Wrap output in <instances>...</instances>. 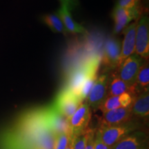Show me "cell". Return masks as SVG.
<instances>
[{"label": "cell", "instance_id": "1", "mask_svg": "<svg viewBox=\"0 0 149 149\" xmlns=\"http://www.w3.org/2000/svg\"><path fill=\"white\" fill-rule=\"evenodd\" d=\"M50 130L45 107L24 112L0 137V149H34L40 139Z\"/></svg>", "mask_w": 149, "mask_h": 149}, {"label": "cell", "instance_id": "2", "mask_svg": "<svg viewBox=\"0 0 149 149\" xmlns=\"http://www.w3.org/2000/svg\"><path fill=\"white\" fill-rule=\"evenodd\" d=\"M101 61L100 55H92L90 58L83 61L81 64L74 67L68 72L66 79V87L70 92L79 97V91L83 83L89 74L93 72H97Z\"/></svg>", "mask_w": 149, "mask_h": 149}, {"label": "cell", "instance_id": "3", "mask_svg": "<svg viewBox=\"0 0 149 149\" xmlns=\"http://www.w3.org/2000/svg\"><path fill=\"white\" fill-rule=\"evenodd\" d=\"M141 129V124L135 120L114 126L99 125L97 128L104 143L110 148L128 134Z\"/></svg>", "mask_w": 149, "mask_h": 149}, {"label": "cell", "instance_id": "4", "mask_svg": "<svg viewBox=\"0 0 149 149\" xmlns=\"http://www.w3.org/2000/svg\"><path fill=\"white\" fill-rule=\"evenodd\" d=\"M145 61L137 54H133L126 58L116 68L117 74L121 79L127 84L129 86H136V78L139 70Z\"/></svg>", "mask_w": 149, "mask_h": 149}, {"label": "cell", "instance_id": "5", "mask_svg": "<svg viewBox=\"0 0 149 149\" xmlns=\"http://www.w3.org/2000/svg\"><path fill=\"white\" fill-rule=\"evenodd\" d=\"M109 77L110 73L108 72L97 76L88 97L86 100L90 109L93 111L99 110L106 99L108 97Z\"/></svg>", "mask_w": 149, "mask_h": 149}, {"label": "cell", "instance_id": "6", "mask_svg": "<svg viewBox=\"0 0 149 149\" xmlns=\"http://www.w3.org/2000/svg\"><path fill=\"white\" fill-rule=\"evenodd\" d=\"M136 54L145 60L149 56V19L148 16L144 13L137 22L135 35Z\"/></svg>", "mask_w": 149, "mask_h": 149}, {"label": "cell", "instance_id": "7", "mask_svg": "<svg viewBox=\"0 0 149 149\" xmlns=\"http://www.w3.org/2000/svg\"><path fill=\"white\" fill-rule=\"evenodd\" d=\"M82 102L68 89L64 88L58 93L53 104L60 114L69 119L75 113Z\"/></svg>", "mask_w": 149, "mask_h": 149}, {"label": "cell", "instance_id": "8", "mask_svg": "<svg viewBox=\"0 0 149 149\" xmlns=\"http://www.w3.org/2000/svg\"><path fill=\"white\" fill-rule=\"evenodd\" d=\"M141 11L142 8L139 3L130 8H122L116 5L113 12V18L115 22L114 34H119L130 22L139 18Z\"/></svg>", "mask_w": 149, "mask_h": 149}, {"label": "cell", "instance_id": "9", "mask_svg": "<svg viewBox=\"0 0 149 149\" xmlns=\"http://www.w3.org/2000/svg\"><path fill=\"white\" fill-rule=\"evenodd\" d=\"M91 119V112L87 102H82L75 113L68 119L70 133L72 137H77L85 133L88 128Z\"/></svg>", "mask_w": 149, "mask_h": 149}, {"label": "cell", "instance_id": "10", "mask_svg": "<svg viewBox=\"0 0 149 149\" xmlns=\"http://www.w3.org/2000/svg\"><path fill=\"white\" fill-rule=\"evenodd\" d=\"M46 120L48 127L55 136L70 133L68 119L59 113L53 104L45 107Z\"/></svg>", "mask_w": 149, "mask_h": 149}, {"label": "cell", "instance_id": "11", "mask_svg": "<svg viewBox=\"0 0 149 149\" xmlns=\"http://www.w3.org/2000/svg\"><path fill=\"white\" fill-rule=\"evenodd\" d=\"M121 50L122 44L120 40L115 37H110L107 40L101 57L102 64L106 69L114 70L117 68Z\"/></svg>", "mask_w": 149, "mask_h": 149}, {"label": "cell", "instance_id": "12", "mask_svg": "<svg viewBox=\"0 0 149 149\" xmlns=\"http://www.w3.org/2000/svg\"><path fill=\"white\" fill-rule=\"evenodd\" d=\"M111 149H148V136L146 131L139 129L119 140Z\"/></svg>", "mask_w": 149, "mask_h": 149}, {"label": "cell", "instance_id": "13", "mask_svg": "<svg viewBox=\"0 0 149 149\" xmlns=\"http://www.w3.org/2000/svg\"><path fill=\"white\" fill-rule=\"evenodd\" d=\"M131 107L132 106H130L127 108H120L104 112L100 118L99 125H118L133 120Z\"/></svg>", "mask_w": 149, "mask_h": 149}, {"label": "cell", "instance_id": "14", "mask_svg": "<svg viewBox=\"0 0 149 149\" xmlns=\"http://www.w3.org/2000/svg\"><path fill=\"white\" fill-rule=\"evenodd\" d=\"M136 28H137V22H135L130 24H128L123 31L124 38L122 45V50H121V55L120 59H119L118 66L126 58H128V57H130L134 53L135 48Z\"/></svg>", "mask_w": 149, "mask_h": 149}, {"label": "cell", "instance_id": "15", "mask_svg": "<svg viewBox=\"0 0 149 149\" xmlns=\"http://www.w3.org/2000/svg\"><path fill=\"white\" fill-rule=\"evenodd\" d=\"M126 93H130L134 97L138 94L136 86H129L127 84L120 79L116 71H113L110 73L108 86V97L120 95Z\"/></svg>", "mask_w": 149, "mask_h": 149}, {"label": "cell", "instance_id": "16", "mask_svg": "<svg viewBox=\"0 0 149 149\" xmlns=\"http://www.w3.org/2000/svg\"><path fill=\"white\" fill-rule=\"evenodd\" d=\"M135 97L128 93H123L120 95L109 97L106 99L99 110L104 113L113 109L129 107L133 104Z\"/></svg>", "mask_w": 149, "mask_h": 149}, {"label": "cell", "instance_id": "17", "mask_svg": "<svg viewBox=\"0 0 149 149\" xmlns=\"http://www.w3.org/2000/svg\"><path fill=\"white\" fill-rule=\"evenodd\" d=\"M131 111L133 117L148 120L149 116V92L145 91L138 93L134 98Z\"/></svg>", "mask_w": 149, "mask_h": 149}, {"label": "cell", "instance_id": "18", "mask_svg": "<svg viewBox=\"0 0 149 149\" xmlns=\"http://www.w3.org/2000/svg\"><path fill=\"white\" fill-rule=\"evenodd\" d=\"M57 15L60 17L63 24H64L65 29H66L68 33H73V34H76V33L85 34V33H87V31L82 26L74 21L73 19L72 18L69 9L66 5L61 3V7L57 11Z\"/></svg>", "mask_w": 149, "mask_h": 149}, {"label": "cell", "instance_id": "19", "mask_svg": "<svg viewBox=\"0 0 149 149\" xmlns=\"http://www.w3.org/2000/svg\"><path fill=\"white\" fill-rule=\"evenodd\" d=\"M136 88L138 93L149 89V66L148 59L141 65L136 78Z\"/></svg>", "mask_w": 149, "mask_h": 149}, {"label": "cell", "instance_id": "20", "mask_svg": "<svg viewBox=\"0 0 149 149\" xmlns=\"http://www.w3.org/2000/svg\"><path fill=\"white\" fill-rule=\"evenodd\" d=\"M42 22L46 24L54 33H59L66 35V29L60 17L57 14H48L42 17Z\"/></svg>", "mask_w": 149, "mask_h": 149}, {"label": "cell", "instance_id": "21", "mask_svg": "<svg viewBox=\"0 0 149 149\" xmlns=\"http://www.w3.org/2000/svg\"><path fill=\"white\" fill-rule=\"evenodd\" d=\"M97 78V72H93L89 74V75L86 79L84 82L83 83L81 88L80 89L79 95V100L82 102L88 97L91 88H93Z\"/></svg>", "mask_w": 149, "mask_h": 149}, {"label": "cell", "instance_id": "22", "mask_svg": "<svg viewBox=\"0 0 149 149\" xmlns=\"http://www.w3.org/2000/svg\"><path fill=\"white\" fill-rule=\"evenodd\" d=\"M55 135L51 130H48L40 139L34 149H54Z\"/></svg>", "mask_w": 149, "mask_h": 149}, {"label": "cell", "instance_id": "23", "mask_svg": "<svg viewBox=\"0 0 149 149\" xmlns=\"http://www.w3.org/2000/svg\"><path fill=\"white\" fill-rule=\"evenodd\" d=\"M71 134L64 133L55 136L54 149H66L71 139Z\"/></svg>", "mask_w": 149, "mask_h": 149}, {"label": "cell", "instance_id": "24", "mask_svg": "<svg viewBox=\"0 0 149 149\" xmlns=\"http://www.w3.org/2000/svg\"><path fill=\"white\" fill-rule=\"evenodd\" d=\"M86 137L87 130L85 133L81 134L77 137H72V149H84L86 143Z\"/></svg>", "mask_w": 149, "mask_h": 149}, {"label": "cell", "instance_id": "25", "mask_svg": "<svg viewBox=\"0 0 149 149\" xmlns=\"http://www.w3.org/2000/svg\"><path fill=\"white\" fill-rule=\"evenodd\" d=\"M93 149H111L104 143L101 138V136L99 131L95 129V137H94V146Z\"/></svg>", "mask_w": 149, "mask_h": 149}, {"label": "cell", "instance_id": "26", "mask_svg": "<svg viewBox=\"0 0 149 149\" xmlns=\"http://www.w3.org/2000/svg\"><path fill=\"white\" fill-rule=\"evenodd\" d=\"M95 131V129H92V128H90L87 129L86 143L84 149H93V146H94Z\"/></svg>", "mask_w": 149, "mask_h": 149}, {"label": "cell", "instance_id": "27", "mask_svg": "<svg viewBox=\"0 0 149 149\" xmlns=\"http://www.w3.org/2000/svg\"><path fill=\"white\" fill-rule=\"evenodd\" d=\"M139 0H119L117 6L122 8H130L139 3Z\"/></svg>", "mask_w": 149, "mask_h": 149}, {"label": "cell", "instance_id": "28", "mask_svg": "<svg viewBox=\"0 0 149 149\" xmlns=\"http://www.w3.org/2000/svg\"><path fill=\"white\" fill-rule=\"evenodd\" d=\"M61 3L66 5L68 9H71L77 4V0H60Z\"/></svg>", "mask_w": 149, "mask_h": 149}]
</instances>
